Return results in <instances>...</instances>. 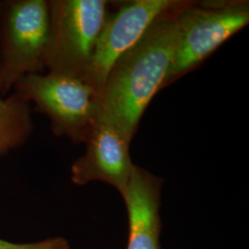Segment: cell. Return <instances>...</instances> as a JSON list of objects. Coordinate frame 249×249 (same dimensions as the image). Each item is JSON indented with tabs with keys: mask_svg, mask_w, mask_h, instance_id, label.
I'll use <instances>...</instances> for the list:
<instances>
[{
	"mask_svg": "<svg viewBox=\"0 0 249 249\" xmlns=\"http://www.w3.org/2000/svg\"><path fill=\"white\" fill-rule=\"evenodd\" d=\"M190 2L178 0L116 60L107 75L101 105L130 140L151 99L163 89L178 45L179 15Z\"/></svg>",
	"mask_w": 249,
	"mask_h": 249,
	"instance_id": "6da1fadb",
	"label": "cell"
},
{
	"mask_svg": "<svg viewBox=\"0 0 249 249\" xmlns=\"http://www.w3.org/2000/svg\"><path fill=\"white\" fill-rule=\"evenodd\" d=\"M108 1L48 0L45 71L82 80L107 21Z\"/></svg>",
	"mask_w": 249,
	"mask_h": 249,
	"instance_id": "7a4b0ae2",
	"label": "cell"
},
{
	"mask_svg": "<svg viewBox=\"0 0 249 249\" xmlns=\"http://www.w3.org/2000/svg\"><path fill=\"white\" fill-rule=\"evenodd\" d=\"M14 92L35 105L50 120L54 136L82 144L101 110L95 90L80 79L55 73H35L15 83Z\"/></svg>",
	"mask_w": 249,
	"mask_h": 249,
	"instance_id": "3957f363",
	"label": "cell"
},
{
	"mask_svg": "<svg viewBox=\"0 0 249 249\" xmlns=\"http://www.w3.org/2000/svg\"><path fill=\"white\" fill-rule=\"evenodd\" d=\"M249 22V1H191L179 15L178 45L163 88L195 70Z\"/></svg>",
	"mask_w": 249,
	"mask_h": 249,
	"instance_id": "277c9868",
	"label": "cell"
},
{
	"mask_svg": "<svg viewBox=\"0 0 249 249\" xmlns=\"http://www.w3.org/2000/svg\"><path fill=\"white\" fill-rule=\"evenodd\" d=\"M48 0L0 1V93L23 76L45 71Z\"/></svg>",
	"mask_w": 249,
	"mask_h": 249,
	"instance_id": "5b68a950",
	"label": "cell"
},
{
	"mask_svg": "<svg viewBox=\"0 0 249 249\" xmlns=\"http://www.w3.org/2000/svg\"><path fill=\"white\" fill-rule=\"evenodd\" d=\"M178 0H132L108 15L99 36L88 70L82 80L100 94L116 60L131 48L145 32Z\"/></svg>",
	"mask_w": 249,
	"mask_h": 249,
	"instance_id": "8992f818",
	"label": "cell"
},
{
	"mask_svg": "<svg viewBox=\"0 0 249 249\" xmlns=\"http://www.w3.org/2000/svg\"><path fill=\"white\" fill-rule=\"evenodd\" d=\"M131 140L102 107L84 143L85 152L73 162L71 180L84 186L100 181L115 187L123 197L133 171Z\"/></svg>",
	"mask_w": 249,
	"mask_h": 249,
	"instance_id": "52a82bcc",
	"label": "cell"
},
{
	"mask_svg": "<svg viewBox=\"0 0 249 249\" xmlns=\"http://www.w3.org/2000/svg\"><path fill=\"white\" fill-rule=\"evenodd\" d=\"M164 180L135 164L123 196L128 217L126 249H160V207Z\"/></svg>",
	"mask_w": 249,
	"mask_h": 249,
	"instance_id": "ba28073f",
	"label": "cell"
},
{
	"mask_svg": "<svg viewBox=\"0 0 249 249\" xmlns=\"http://www.w3.org/2000/svg\"><path fill=\"white\" fill-rule=\"evenodd\" d=\"M34 131L30 103L13 92L0 93V157L24 146Z\"/></svg>",
	"mask_w": 249,
	"mask_h": 249,
	"instance_id": "9c48e42d",
	"label": "cell"
},
{
	"mask_svg": "<svg viewBox=\"0 0 249 249\" xmlns=\"http://www.w3.org/2000/svg\"><path fill=\"white\" fill-rule=\"evenodd\" d=\"M0 249H71L70 242L64 237H52L34 243H12L0 238Z\"/></svg>",
	"mask_w": 249,
	"mask_h": 249,
	"instance_id": "30bf717a",
	"label": "cell"
}]
</instances>
